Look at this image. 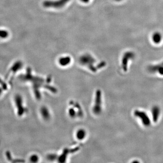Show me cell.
Returning a JSON list of instances; mask_svg holds the SVG:
<instances>
[{
  "label": "cell",
  "mask_w": 163,
  "mask_h": 163,
  "mask_svg": "<svg viewBox=\"0 0 163 163\" xmlns=\"http://www.w3.org/2000/svg\"><path fill=\"white\" fill-rule=\"evenodd\" d=\"M79 62L81 64L87 67L90 70L96 72L97 68L94 64L96 63V60L89 53H85L80 57Z\"/></svg>",
  "instance_id": "6da1fadb"
},
{
  "label": "cell",
  "mask_w": 163,
  "mask_h": 163,
  "mask_svg": "<svg viewBox=\"0 0 163 163\" xmlns=\"http://www.w3.org/2000/svg\"><path fill=\"white\" fill-rule=\"evenodd\" d=\"M70 0L46 1L43 2V6L46 8L60 9L64 7Z\"/></svg>",
  "instance_id": "7a4b0ae2"
},
{
  "label": "cell",
  "mask_w": 163,
  "mask_h": 163,
  "mask_svg": "<svg viewBox=\"0 0 163 163\" xmlns=\"http://www.w3.org/2000/svg\"><path fill=\"white\" fill-rule=\"evenodd\" d=\"M135 116L138 117L142 122V124L146 127L150 126L151 121L146 113L143 111L136 110L134 113Z\"/></svg>",
  "instance_id": "3957f363"
},
{
  "label": "cell",
  "mask_w": 163,
  "mask_h": 163,
  "mask_svg": "<svg viewBox=\"0 0 163 163\" xmlns=\"http://www.w3.org/2000/svg\"><path fill=\"white\" fill-rule=\"evenodd\" d=\"M135 57V54L132 52L125 53L122 59V66L124 71L127 70L128 63L129 60L133 59Z\"/></svg>",
  "instance_id": "277c9868"
},
{
  "label": "cell",
  "mask_w": 163,
  "mask_h": 163,
  "mask_svg": "<svg viewBox=\"0 0 163 163\" xmlns=\"http://www.w3.org/2000/svg\"><path fill=\"white\" fill-rule=\"evenodd\" d=\"M148 70L150 72L152 73H157L160 75H163V63L150 66L148 67Z\"/></svg>",
  "instance_id": "5b68a950"
},
{
  "label": "cell",
  "mask_w": 163,
  "mask_h": 163,
  "mask_svg": "<svg viewBox=\"0 0 163 163\" xmlns=\"http://www.w3.org/2000/svg\"><path fill=\"white\" fill-rule=\"evenodd\" d=\"M153 120L155 122H156L159 118L160 114V109L158 106H154L152 107L151 110Z\"/></svg>",
  "instance_id": "8992f818"
},
{
  "label": "cell",
  "mask_w": 163,
  "mask_h": 163,
  "mask_svg": "<svg viewBox=\"0 0 163 163\" xmlns=\"http://www.w3.org/2000/svg\"><path fill=\"white\" fill-rule=\"evenodd\" d=\"M163 39L162 34L159 32H156L152 35V39L155 44H159Z\"/></svg>",
  "instance_id": "52a82bcc"
},
{
  "label": "cell",
  "mask_w": 163,
  "mask_h": 163,
  "mask_svg": "<svg viewBox=\"0 0 163 163\" xmlns=\"http://www.w3.org/2000/svg\"><path fill=\"white\" fill-rule=\"evenodd\" d=\"M97 94L96 103H95V107H94L93 110L95 113H96V114H99L101 111V105H100L101 104V102L100 94H99V93H98Z\"/></svg>",
  "instance_id": "ba28073f"
},
{
  "label": "cell",
  "mask_w": 163,
  "mask_h": 163,
  "mask_svg": "<svg viewBox=\"0 0 163 163\" xmlns=\"http://www.w3.org/2000/svg\"><path fill=\"white\" fill-rule=\"evenodd\" d=\"M71 61V59L70 57H63L59 59V64L62 66H66L70 64Z\"/></svg>",
  "instance_id": "9c48e42d"
},
{
  "label": "cell",
  "mask_w": 163,
  "mask_h": 163,
  "mask_svg": "<svg viewBox=\"0 0 163 163\" xmlns=\"http://www.w3.org/2000/svg\"><path fill=\"white\" fill-rule=\"evenodd\" d=\"M16 105H17L18 108L19 109V113L20 114L22 115L24 113V109L23 105H21V99L19 96H17L16 97Z\"/></svg>",
  "instance_id": "30bf717a"
},
{
  "label": "cell",
  "mask_w": 163,
  "mask_h": 163,
  "mask_svg": "<svg viewBox=\"0 0 163 163\" xmlns=\"http://www.w3.org/2000/svg\"><path fill=\"white\" fill-rule=\"evenodd\" d=\"M86 136V131L83 129L79 130L76 133V137L79 140H83L84 139Z\"/></svg>",
  "instance_id": "8fae6325"
},
{
  "label": "cell",
  "mask_w": 163,
  "mask_h": 163,
  "mask_svg": "<svg viewBox=\"0 0 163 163\" xmlns=\"http://www.w3.org/2000/svg\"><path fill=\"white\" fill-rule=\"evenodd\" d=\"M42 115L45 120H48L50 118V114L48 109L45 107H43L41 110Z\"/></svg>",
  "instance_id": "7c38bea8"
},
{
  "label": "cell",
  "mask_w": 163,
  "mask_h": 163,
  "mask_svg": "<svg viewBox=\"0 0 163 163\" xmlns=\"http://www.w3.org/2000/svg\"><path fill=\"white\" fill-rule=\"evenodd\" d=\"M8 36V32L5 30H0V37L6 38Z\"/></svg>",
  "instance_id": "4fadbf2b"
},
{
  "label": "cell",
  "mask_w": 163,
  "mask_h": 163,
  "mask_svg": "<svg viewBox=\"0 0 163 163\" xmlns=\"http://www.w3.org/2000/svg\"><path fill=\"white\" fill-rule=\"evenodd\" d=\"M30 159L31 162H37L38 160H39L38 157L37 156H36V155H33V156H32L30 157Z\"/></svg>",
  "instance_id": "5bb4252c"
},
{
  "label": "cell",
  "mask_w": 163,
  "mask_h": 163,
  "mask_svg": "<svg viewBox=\"0 0 163 163\" xmlns=\"http://www.w3.org/2000/svg\"><path fill=\"white\" fill-rule=\"evenodd\" d=\"M80 1H82V2H84V3H86L89 2L90 0H80Z\"/></svg>",
  "instance_id": "9a60e30c"
},
{
  "label": "cell",
  "mask_w": 163,
  "mask_h": 163,
  "mask_svg": "<svg viewBox=\"0 0 163 163\" xmlns=\"http://www.w3.org/2000/svg\"><path fill=\"white\" fill-rule=\"evenodd\" d=\"M114 1H122V0H114Z\"/></svg>",
  "instance_id": "2e32d148"
},
{
  "label": "cell",
  "mask_w": 163,
  "mask_h": 163,
  "mask_svg": "<svg viewBox=\"0 0 163 163\" xmlns=\"http://www.w3.org/2000/svg\"><path fill=\"white\" fill-rule=\"evenodd\" d=\"M162 63H163V62H162Z\"/></svg>",
  "instance_id": "e0dca14e"
}]
</instances>
